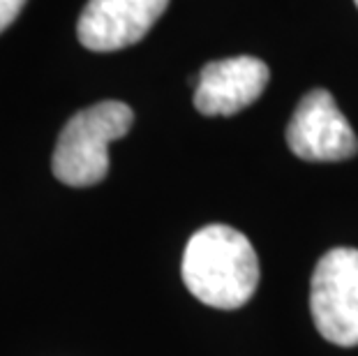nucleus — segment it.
<instances>
[{"instance_id":"423d86ee","label":"nucleus","mask_w":358,"mask_h":356,"mask_svg":"<svg viewBox=\"0 0 358 356\" xmlns=\"http://www.w3.org/2000/svg\"><path fill=\"white\" fill-rule=\"evenodd\" d=\"M268 79V65L259 58L236 56L213 60L196 81L194 107L203 116H234L262 97Z\"/></svg>"},{"instance_id":"0eeeda50","label":"nucleus","mask_w":358,"mask_h":356,"mask_svg":"<svg viewBox=\"0 0 358 356\" xmlns=\"http://www.w3.org/2000/svg\"><path fill=\"white\" fill-rule=\"evenodd\" d=\"M24 5H26V0H0V33L19 17Z\"/></svg>"},{"instance_id":"f03ea898","label":"nucleus","mask_w":358,"mask_h":356,"mask_svg":"<svg viewBox=\"0 0 358 356\" xmlns=\"http://www.w3.org/2000/svg\"><path fill=\"white\" fill-rule=\"evenodd\" d=\"M132 123V109L116 100L77 111L53 150V176L70 187L97 185L109 171V143L125 137Z\"/></svg>"},{"instance_id":"39448f33","label":"nucleus","mask_w":358,"mask_h":356,"mask_svg":"<svg viewBox=\"0 0 358 356\" xmlns=\"http://www.w3.org/2000/svg\"><path fill=\"white\" fill-rule=\"evenodd\" d=\"M169 0H88L77 35L90 51H118L141 42L162 17Z\"/></svg>"},{"instance_id":"7ed1b4c3","label":"nucleus","mask_w":358,"mask_h":356,"mask_svg":"<svg viewBox=\"0 0 358 356\" xmlns=\"http://www.w3.org/2000/svg\"><path fill=\"white\" fill-rule=\"evenodd\" d=\"M317 331L333 345H358V250L335 248L319 259L310 283Z\"/></svg>"},{"instance_id":"f257e3e1","label":"nucleus","mask_w":358,"mask_h":356,"mask_svg":"<svg viewBox=\"0 0 358 356\" xmlns=\"http://www.w3.org/2000/svg\"><path fill=\"white\" fill-rule=\"evenodd\" d=\"M182 283L192 297L220 310L241 308L255 297L259 257L245 234L229 225H206L182 252Z\"/></svg>"},{"instance_id":"6e6552de","label":"nucleus","mask_w":358,"mask_h":356,"mask_svg":"<svg viewBox=\"0 0 358 356\" xmlns=\"http://www.w3.org/2000/svg\"><path fill=\"white\" fill-rule=\"evenodd\" d=\"M356 7H358V0H356Z\"/></svg>"},{"instance_id":"20e7f679","label":"nucleus","mask_w":358,"mask_h":356,"mask_svg":"<svg viewBox=\"0 0 358 356\" xmlns=\"http://www.w3.org/2000/svg\"><path fill=\"white\" fill-rule=\"evenodd\" d=\"M292 153L308 162H340L358 153V137L329 90L303 97L287 127Z\"/></svg>"}]
</instances>
